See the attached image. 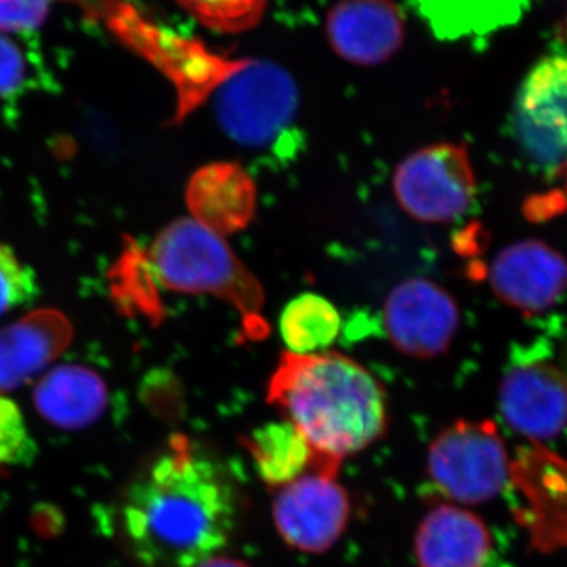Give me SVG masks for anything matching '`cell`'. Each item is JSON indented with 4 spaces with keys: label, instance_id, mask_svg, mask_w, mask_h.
Here are the masks:
<instances>
[{
    "label": "cell",
    "instance_id": "obj_1",
    "mask_svg": "<svg viewBox=\"0 0 567 567\" xmlns=\"http://www.w3.org/2000/svg\"><path fill=\"white\" fill-rule=\"evenodd\" d=\"M234 488L215 462L177 436L122 503L126 546L142 567H197L233 535Z\"/></svg>",
    "mask_w": 567,
    "mask_h": 567
},
{
    "label": "cell",
    "instance_id": "obj_2",
    "mask_svg": "<svg viewBox=\"0 0 567 567\" xmlns=\"http://www.w3.org/2000/svg\"><path fill=\"white\" fill-rule=\"evenodd\" d=\"M267 399L305 436L317 472L338 476L344 458L386 431L382 383L342 353H282Z\"/></svg>",
    "mask_w": 567,
    "mask_h": 567
},
{
    "label": "cell",
    "instance_id": "obj_3",
    "mask_svg": "<svg viewBox=\"0 0 567 567\" xmlns=\"http://www.w3.org/2000/svg\"><path fill=\"white\" fill-rule=\"evenodd\" d=\"M147 254L156 281L183 293H208L221 298L241 316V333L248 341H262L270 324L262 315L264 287L235 256L221 235L182 218L156 235Z\"/></svg>",
    "mask_w": 567,
    "mask_h": 567
},
{
    "label": "cell",
    "instance_id": "obj_4",
    "mask_svg": "<svg viewBox=\"0 0 567 567\" xmlns=\"http://www.w3.org/2000/svg\"><path fill=\"white\" fill-rule=\"evenodd\" d=\"M82 9L104 22L115 39L152 63L174 85L182 122L221 87L244 65L205 47L199 40L178 35L123 0H80Z\"/></svg>",
    "mask_w": 567,
    "mask_h": 567
},
{
    "label": "cell",
    "instance_id": "obj_5",
    "mask_svg": "<svg viewBox=\"0 0 567 567\" xmlns=\"http://www.w3.org/2000/svg\"><path fill=\"white\" fill-rule=\"evenodd\" d=\"M427 475L436 494L454 505H480L509 483L511 458L492 421H457L429 447Z\"/></svg>",
    "mask_w": 567,
    "mask_h": 567
},
{
    "label": "cell",
    "instance_id": "obj_6",
    "mask_svg": "<svg viewBox=\"0 0 567 567\" xmlns=\"http://www.w3.org/2000/svg\"><path fill=\"white\" fill-rule=\"evenodd\" d=\"M215 93L219 125L246 147L271 144L297 115V85L274 63L245 61Z\"/></svg>",
    "mask_w": 567,
    "mask_h": 567
},
{
    "label": "cell",
    "instance_id": "obj_7",
    "mask_svg": "<svg viewBox=\"0 0 567 567\" xmlns=\"http://www.w3.org/2000/svg\"><path fill=\"white\" fill-rule=\"evenodd\" d=\"M398 203L423 223H451L473 203L475 173L464 144H435L406 156L393 178Z\"/></svg>",
    "mask_w": 567,
    "mask_h": 567
},
{
    "label": "cell",
    "instance_id": "obj_8",
    "mask_svg": "<svg viewBox=\"0 0 567 567\" xmlns=\"http://www.w3.org/2000/svg\"><path fill=\"white\" fill-rule=\"evenodd\" d=\"M514 128L529 162L547 175L567 174V55H550L529 71Z\"/></svg>",
    "mask_w": 567,
    "mask_h": 567
},
{
    "label": "cell",
    "instance_id": "obj_9",
    "mask_svg": "<svg viewBox=\"0 0 567 567\" xmlns=\"http://www.w3.org/2000/svg\"><path fill=\"white\" fill-rule=\"evenodd\" d=\"M274 520L284 543L305 554L334 546L350 520V499L338 476L312 472L278 488Z\"/></svg>",
    "mask_w": 567,
    "mask_h": 567
},
{
    "label": "cell",
    "instance_id": "obj_10",
    "mask_svg": "<svg viewBox=\"0 0 567 567\" xmlns=\"http://www.w3.org/2000/svg\"><path fill=\"white\" fill-rule=\"evenodd\" d=\"M511 483L522 496L518 524L527 529L529 544L540 554L567 547V461L532 442L511 461Z\"/></svg>",
    "mask_w": 567,
    "mask_h": 567
},
{
    "label": "cell",
    "instance_id": "obj_11",
    "mask_svg": "<svg viewBox=\"0 0 567 567\" xmlns=\"http://www.w3.org/2000/svg\"><path fill=\"white\" fill-rule=\"evenodd\" d=\"M458 320L456 300L439 284L423 278L394 287L383 312L395 349L416 358L445 353L457 333Z\"/></svg>",
    "mask_w": 567,
    "mask_h": 567
},
{
    "label": "cell",
    "instance_id": "obj_12",
    "mask_svg": "<svg viewBox=\"0 0 567 567\" xmlns=\"http://www.w3.org/2000/svg\"><path fill=\"white\" fill-rule=\"evenodd\" d=\"M506 424L532 442L551 439L567 427V375L548 361L520 357L499 386Z\"/></svg>",
    "mask_w": 567,
    "mask_h": 567
},
{
    "label": "cell",
    "instance_id": "obj_13",
    "mask_svg": "<svg viewBox=\"0 0 567 567\" xmlns=\"http://www.w3.org/2000/svg\"><path fill=\"white\" fill-rule=\"evenodd\" d=\"M488 281L503 303L537 315L566 292L567 260L544 241H518L495 257Z\"/></svg>",
    "mask_w": 567,
    "mask_h": 567
},
{
    "label": "cell",
    "instance_id": "obj_14",
    "mask_svg": "<svg viewBox=\"0 0 567 567\" xmlns=\"http://www.w3.org/2000/svg\"><path fill=\"white\" fill-rule=\"evenodd\" d=\"M336 54L354 65H380L401 50L405 21L391 0H341L327 18Z\"/></svg>",
    "mask_w": 567,
    "mask_h": 567
},
{
    "label": "cell",
    "instance_id": "obj_15",
    "mask_svg": "<svg viewBox=\"0 0 567 567\" xmlns=\"http://www.w3.org/2000/svg\"><path fill=\"white\" fill-rule=\"evenodd\" d=\"M73 339L62 312L44 308L0 328V394L17 390L58 360Z\"/></svg>",
    "mask_w": 567,
    "mask_h": 567
},
{
    "label": "cell",
    "instance_id": "obj_16",
    "mask_svg": "<svg viewBox=\"0 0 567 567\" xmlns=\"http://www.w3.org/2000/svg\"><path fill=\"white\" fill-rule=\"evenodd\" d=\"M186 203L193 219L224 237L251 224L256 215V185L240 164H207L189 178Z\"/></svg>",
    "mask_w": 567,
    "mask_h": 567
},
{
    "label": "cell",
    "instance_id": "obj_17",
    "mask_svg": "<svg viewBox=\"0 0 567 567\" xmlns=\"http://www.w3.org/2000/svg\"><path fill=\"white\" fill-rule=\"evenodd\" d=\"M492 554V536L483 520L458 505L429 511L416 532L420 567H484Z\"/></svg>",
    "mask_w": 567,
    "mask_h": 567
},
{
    "label": "cell",
    "instance_id": "obj_18",
    "mask_svg": "<svg viewBox=\"0 0 567 567\" xmlns=\"http://www.w3.org/2000/svg\"><path fill=\"white\" fill-rule=\"evenodd\" d=\"M33 404L41 417L55 427L84 429L106 410V383L84 365H59L47 372L35 386Z\"/></svg>",
    "mask_w": 567,
    "mask_h": 567
},
{
    "label": "cell",
    "instance_id": "obj_19",
    "mask_svg": "<svg viewBox=\"0 0 567 567\" xmlns=\"http://www.w3.org/2000/svg\"><path fill=\"white\" fill-rule=\"evenodd\" d=\"M245 445L268 486H286L317 470L315 453L289 421L257 429L246 439Z\"/></svg>",
    "mask_w": 567,
    "mask_h": 567
},
{
    "label": "cell",
    "instance_id": "obj_20",
    "mask_svg": "<svg viewBox=\"0 0 567 567\" xmlns=\"http://www.w3.org/2000/svg\"><path fill=\"white\" fill-rule=\"evenodd\" d=\"M339 331L341 316L330 301L319 295H300L284 309L281 334L292 353L320 352L333 344Z\"/></svg>",
    "mask_w": 567,
    "mask_h": 567
},
{
    "label": "cell",
    "instance_id": "obj_21",
    "mask_svg": "<svg viewBox=\"0 0 567 567\" xmlns=\"http://www.w3.org/2000/svg\"><path fill=\"white\" fill-rule=\"evenodd\" d=\"M112 293L115 301L125 308L126 312L162 319L163 306L156 292V279L153 275L147 254L140 246L130 241L118 262L111 274Z\"/></svg>",
    "mask_w": 567,
    "mask_h": 567
},
{
    "label": "cell",
    "instance_id": "obj_22",
    "mask_svg": "<svg viewBox=\"0 0 567 567\" xmlns=\"http://www.w3.org/2000/svg\"><path fill=\"white\" fill-rule=\"evenodd\" d=\"M205 28L238 33L259 24L267 0H175Z\"/></svg>",
    "mask_w": 567,
    "mask_h": 567
},
{
    "label": "cell",
    "instance_id": "obj_23",
    "mask_svg": "<svg viewBox=\"0 0 567 567\" xmlns=\"http://www.w3.org/2000/svg\"><path fill=\"white\" fill-rule=\"evenodd\" d=\"M39 454L20 406L0 394V466H28Z\"/></svg>",
    "mask_w": 567,
    "mask_h": 567
},
{
    "label": "cell",
    "instance_id": "obj_24",
    "mask_svg": "<svg viewBox=\"0 0 567 567\" xmlns=\"http://www.w3.org/2000/svg\"><path fill=\"white\" fill-rule=\"evenodd\" d=\"M39 293L35 275L10 246L0 244V316L29 303Z\"/></svg>",
    "mask_w": 567,
    "mask_h": 567
},
{
    "label": "cell",
    "instance_id": "obj_25",
    "mask_svg": "<svg viewBox=\"0 0 567 567\" xmlns=\"http://www.w3.org/2000/svg\"><path fill=\"white\" fill-rule=\"evenodd\" d=\"M54 0H0V32H29L40 28Z\"/></svg>",
    "mask_w": 567,
    "mask_h": 567
},
{
    "label": "cell",
    "instance_id": "obj_26",
    "mask_svg": "<svg viewBox=\"0 0 567 567\" xmlns=\"http://www.w3.org/2000/svg\"><path fill=\"white\" fill-rule=\"evenodd\" d=\"M25 58L10 39L0 32V100L14 95L25 81Z\"/></svg>",
    "mask_w": 567,
    "mask_h": 567
},
{
    "label": "cell",
    "instance_id": "obj_27",
    "mask_svg": "<svg viewBox=\"0 0 567 567\" xmlns=\"http://www.w3.org/2000/svg\"><path fill=\"white\" fill-rule=\"evenodd\" d=\"M197 567H249L245 565V563L238 561V559L226 558V557H212L205 559L204 563H200Z\"/></svg>",
    "mask_w": 567,
    "mask_h": 567
},
{
    "label": "cell",
    "instance_id": "obj_28",
    "mask_svg": "<svg viewBox=\"0 0 567 567\" xmlns=\"http://www.w3.org/2000/svg\"><path fill=\"white\" fill-rule=\"evenodd\" d=\"M561 35H563V39H565L567 41V14L565 18V22H563V25H561Z\"/></svg>",
    "mask_w": 567,
    "mask_h": 567
},
{
    "label": "cell",
    "instance_id": "obj_29",
    "mask_svg": "<svg viewBox=\"0 0 567 567\" xmlns=\"http://www.w3.org/2000/svg\"><path fill=\"white\" fill-rule=\"evenodd\" d=\"M565 371H567V347H566V353H565Z\"/></svg>",
    "mask_w": 567,
    "mask_h": 567
},
{
    "label": "cell",
    "instance_id": "obj_30",
    "mask_svg": "<svg viewBox=\"0 0 567 567\" xmlns=\"http://www.w3.org/2000/svg\"><path fill=\"white\" fill-rule=\"evenodd\" d=\"M563 371H565V369H563ZM565 372H566V375H567V371H565Z\"/></svg>",
    "mask_w": 567,
    "mask_h": 567
}]
</instances>
